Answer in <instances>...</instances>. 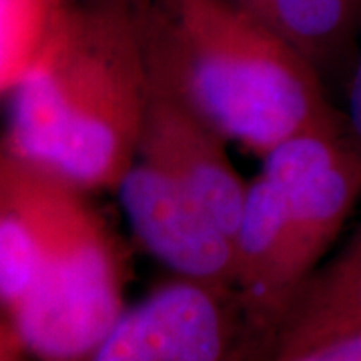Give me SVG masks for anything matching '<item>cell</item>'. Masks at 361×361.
Masks as SVG:
<instances>
[{"mask_svg": "<svg viewBox=\"0 0 361 361\" xmlns=\"http://www.w3.org/2000/svg\"><path fill=\"white\" fill-rule=\"evenodd\" d=\"M261 161V173L275 183L279 193L277 297L283 315L322 265L361 197V155L341 123L293 135Z\"/></svg>", "mask_w": 361, "mask_h": 361, "instance_id": "277c9868", "label": "cell"}, {"mask_svg": "<svg viewBox=\"0 0 361 361\" xmlns=\"http://www.w3.org/2000/svg\"><path fill=\"white\" fill-rule=\"evenodd\" d=\"M271 361H361V334L336 337Z\"/></svg>", "mask_w": 361, "mask_h": 361, "instance_id": "8fae6325", "label": "cell"}, {"mask_svg": "<svg viewBox=\"0 0 361 361\" xmlns=\"http://www.w3.org/2000/svg\"><path fill=\"white\" fill-rule=\"evenodd\" d=\"M303 54L322 75L349 59L360 0H231Z\"/></svg>", "mask_w": 361, "mask_h": 361, "instance_id": "9c48e42d", "label": "cell"}, {"mask_svg": "<svg viewBox=\"0 0 361 361\" xmlns=\"http://www.w3.org/2000/svg\"><path fill=\"white\" fill-rule=\"evenodd\" d=\"M360 2H361V0H360Z\"/></svg>", "mask_w": 361, "mask_h": 361, "instance_id": "5bb4252c", "label": "cell"}, {"mask_svg": "<svg viewBox=\"0 0 361 361\" xmlns=\"http://www.w3.org/2000/svg\"><path fill=\"white\" fill-rule=\"evenodd\" d=\"M66 6V0H0V97L30 73Z\"/></svg>", "mask_w": 361, "mask_h": 361, "instance_id": "30bf717a", "label": "cell"}, {"mask_svg": "<svg viewBox=\"0 0 361 361\" xmlns=\"http://www.w3.org/2000/svg\"><path fill=\"white\" fill-rule=\"evenodd\" d=\"M115 191L130 231L151 257L177 279L235 295L233 235L205 207L141 159Z\"/></svg>", "mask_w": 361, "mask_h": 361, "instance_id": "8992f818", "label": "cell"}, {"mask_svg": "<svg viewBox=\"0 0 361 361\" xmlns=\"http://www.w3.org/2000/svg\"><path fill=\"white\" fill-rule=\"evenodd\" d=\"M85 361H253L237 297L173 279L118 317Z\"/></svg>", "mask_w": 361, "mask_h": 361, "instance_id": "5b68a950", "label": "cell"}, {"mask_svg": "<svg viewBox=\"0 0 361 361\" xmlns=\"http://www.w3.org/2000/svg\"><path fill=\"white\" fill-rule=\"evenodd\" d=\"M361 334V223L349 243L297 291L261 343L255 361H271L341 336Z\"/></svg>", "mask_w": 361, "mask_h": 361, "instance_id": "ba28073f", "label": "cell"}, {"mask_svg": "<svg viewBox=\"0 0 361 361\" xmlns=\"http://www.w3.org/2000/svg\"><path fill=\"white\" fill-rule=\"evenodd\" d=\"M123 291L121 247L80 193L37 281L11 311L14 334L40 361H85L127 310Z\"/></svg>", "mask_w": 361, "mask_h": 361, "instance_id": "3957f363", "label": "cell"}, {"mask_svg": "<svg viewBox=\"0 0 361 361\" xmlns=\"http://www.w3.org/2000/svg\"><path fill=\"white\" fill-rule=\"evenodd\" d=\"M151 77L127 0L66 6L11 92L8 153L82 191L115 189L139 157Z\"/></svg>", "mask_w": 361, "mask_h": 361, "instance_id": "6da1fadb", "label": "cell"}, {"mask_svg": "<svg viewBox=\"0 0 361 361\" xmlns=\"http://www.w3.org/2000/svg\"><path fill=\"white\" fill-rule=\"evenodd\" d=\"M151 82L229 142L263 157L303 130L341 125L323 75L231 0L133 6Z\"/></svg>", "mask_w": 361, "mask_h": 361, "instance_id": "7a4b0ae2", "label": "cell"}, {"mask_svg": "<svg viewBox=\"0 0 361 361\" xmlns=\"http://www.w3.org/2000/svg\"><path fill=\"white\" fill-rule=\"evenodd\" d=\"M345 103H348L345 113H343L345 130H348V137L353 142V147L361 155V40L357 52L353 56L351 71H349L348 101Z\"/></svg>", "mask_w": 361, "mask_h": 361, "instance_id": "7c38bea8", "label": "cell"}, {"mask_svg": "<svg viewBox=\"0 0 361 361\" xmlns=\"http://www.w3.org/2000/svg\"><path fill=\"white\" fill-rule=\"evenodd\" d=\"M227 139L169 90L151 82L139 157L235 233L247 183L227 153Z\"/></svg>", "mask_w": 361, "mask_h": 361, "instance_id": "52a82bcc", "label": "cell"}, {"mask_svg": "<svg viewBox=\"0 0 361 361\" xmlns=\"http://www.w3.org/2000/svg\"><path fill=\"white\" fill-rule=\"evenodd\" d=\"M0 361H4V355H2V353H0Z\"/></svg>", "mask_w": 361, "mask_h": 361, "instance_id": "4fadbf2b", "label": "cell"}]
</instances>
